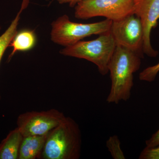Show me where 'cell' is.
Masks as SVG:
<instances>
[{"instance_id": "6", "label": "cell", "mask_w": 159, "mask_h": 159, "mask_svg": "<svg viewBox=\"0 0 159 159\" xmlns=\"http://www.w3.org/2000/svg\"><path fill=\"white\" fill-rule=\"evenodd\" d=\"M110 32L116 46L135 52L143 57V28L140 19L135 14L112 21Z\"/></svg>"}, {"instance_id": "11", "label": "cell", "mask_w": 159, "mask_h": 159, "mask_svg": "<svg viewBox=\"0 0 159 159\" xmlns=\"http://www.w3.org/2000/svg\"><path fill=\"white\" fill-rule=\"evenodd\" d=\"M36 41V35L34 31L25 29L17 32L9 45L12 47V51L9 59H11L16 52L31 50L35 46Z\"/></svg>"}, {"instance_id": "4", "label": "cell", "mask_w": 159, "mask_h": 159, "mask_svg": "<svg viewBox=\"0 0 159 159\" xmlns=\"http://www.w3.org/2000/svg\"><path fill=\"white\" fill-rule=\"evenodd\" d=\"M112 23V21L106 19L90 24L75 23L64 15L51 24V39L57 44L68 47L91 35L109 32Z\"/></svg>"}, {"instance_id": "10", "label": "cell", "mask_w": 159, "mask_h": 159, "mask_svg": "<svg viewBox=\"0 0 159 159\" xmlns=\"http://www.w3.org/2000/svg\"><path fill=\"white\" fill-rule=\"evenodd\" d=\"M23 138L18 129L11 131L0 144V159H17Z\"/></svg>"}, {"instance_id": "14", "label": "cell", "mask_w": 159, "mask_h": 159, "mask_svg": "<svg viewBox=\"0 0 159 159\" xmlns=\"http://www.w3.org/2000/svg\"><path fill=\"white\" fill-rule=\"evenodd\" d=\"M159 72V62L155 65L144 69L139 74V79L142 81L152 82L155 80Z\"/></svg>"}, {"instance_id": "9", "label": "cell", "mask_w": 159, "mask_h": 159, "mask_svg": "<svg viewBox=\"0 0 159 159\" xmlns=\"http://www.w3.org/2000/svg\"><path fill=\"white\" fill-rule=\"evenodd\" d=\"M48 133L42 135L24 137L20 146L18 159L38 158Z\"/></svg>"}, {"instance_id": "12", "label": "cell", "mask_w": 159, "mask_h": 159, "mask_svg": "<svg viewBox=\"0 0 159 159\" xmlns=\"http://www.w3.org/2000/svg\"><path fill=\"white\" fill-rule=\"evenodd\" d=\"M28 5V2L26 1H23L21 8L16 16L15 18L11 22V25L6 31L0 36V62L6 49L9 47L11 41L17 33V27L20 18L21 14L23 10L27 7Z\"/></svg>"}, {"instance_id": "5", "label": "cell", "mask_w": 159, "mask_h": 159, "mask_svg": "<svg viewBox=\"0 0 159 159\" xmlns=\"http://www.w3.org/2000/svg\"><path fill=\"white\" fill-rule=\"evenodd\" d=\"M134 0H80L75 6V16L86 20L102 16L112 21L134 14Z\"/></svg>"}, {"instance_id": "8", "label": "cell", "mask_w": 159, "mask_h": 159, "mask_svg": "<svg viewBox=\"0 0 159 159\" xmlns=\"http://www.w3.org/2000/svg\"><path fill=\"white\" fill-rule=\"evenodd\" d=\"M134 14L139 17L143 28V52L151 57L157 56L158 52L152 48L151 33L159 20V0H134Z\"/></svg>"}, {"instance_id": "15", "label": "cell", "mask_w": 159, "mask_h": 159, "mask_svg": "<svg viewBox=\"0 0 159 159\" xmlns=\"http://www.w3.org/2000/svg\"><path fill=\"white\" fill-rule=\"evenodd\" d=\"M140 159H159V145L152 148L145 147L140 154Z\"/></svg>"}, {"instance_id": "1", "label": "cell", "mask_w": 159, "mask_h": 159, "mask_svg": "<svg viewBox=\"0 0 159 159\" xmlns=\"http://www.w3.org/2000/svg\"><path fill=\"white\" fill-rule=\"evenodd\" d=\"M140 55L116 46L108 65L111 84L107 102L118 104L130 98L134 86V75L140 69Z\"/></svg>"}, {"instance_id": "17", "label": "cell", "mask_w": 159, "mask_h": 159, "mask_svg": "<svg viewBox=\"0 0 159 159\" xmlns=\"http://www.w3.org/2000/svg\"><path fill=\"white\" fill-rule=\"evenodd\" d=\"M60 4H68L71 7H74L77 5L80 0H57Z\"/></svg>"}, {"instance_id": "16", "label": "cell", "mask_w": 159, "mask_h": 159, "mask_svg": "<svg viewBox=\"0 0 159 159\" xmlns=\"http://www.w3.org/2000/svg\"><path fill=\"white\" fill-rule=\"evenodd\" d=\"M146 147L152 148L159 145V129L145 142Z\"/></svg>"}, {"instance_id": "13", "label": "cell", "mask_w": 159, "mask_h": 159, "mask_svg": "<svg viewBox=\"0 0 159 159\" xmlns=\"http://www.w3.org/2000/svg\"><path fill=\"white\" fill-rule=\"evenodd\" d=\"M106 146L114 159H125V155L121 147V143L117 135L110 137L106 142Z\"/></svg>"}, {"instance_id": "3", "label": "cell", "mask_w": 159, "mask_h": 159, "mask_svg": "<svg viewBox=\"0 0 159 159\" xmlns=\"http://www.w3.org/2000/svg\"><path fill=\"white\" fill-rule=\"evenodd\" d=\"M116 47V42L110 31L100 34L96 39L80 41L66 47L60 51V53L93 63L97 66L99 73L104 76L109 73V64Z\"/></svg>"}, {"instance_id": "2", "label": "cell", "mask_w": 159, "mask_h": 159, "mask_svg": "<svg viewBox=\"0 0 159 159\" xmlns=\"http://www.w3.org/2000/svg\"><path fill=\"white\" fill-rule=\"evenodd\" d=\"M81 148V135L79 126L70 117L48 134L38 158L78 159Z\"/></svg>"}, {"instance_id": "7", "label": "cell", "mask_w": 159, "mask_h": 159, "mask_svg": "<svg viewBox=\"0 0 159 159\" xmlns=\"http://www.w3.org/2000/svg\"><path fill=\"white\" fill-rule=\"evenodd\" d=\"M65 118L62 112L55 109L26 112L18 117L17 128L24 137L42 135L59 125Z\"/></svg>"}]
</instances>
